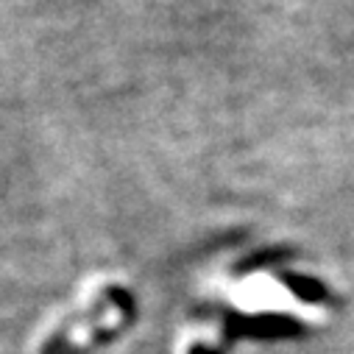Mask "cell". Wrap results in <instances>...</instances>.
<instances>
[{
	"label": "cell",
	"mask_w": 354,
	"mask_h": 354,
	"mask_svg": "<svg viewBox=\"0 0 354 354\" xmlns=\"http://www.w3.org/2000/svg\"><path fill=\"white\" fill-rule=\"evenodd\" d=\"M288 285H290V290H293L299 299H304V301H324V299H326L324 285H318V282H313V279L293 277V279H288Z\"/></svg>",
	"instance_id": "obj_1"
}]
</instances>
